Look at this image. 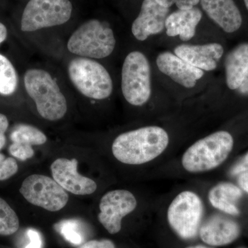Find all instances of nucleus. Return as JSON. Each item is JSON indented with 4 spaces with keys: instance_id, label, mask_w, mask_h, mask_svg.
<instances>
[{
    "instance_id": "obj_24",
    "label": "nucleus",
    "mask_w": 248,
    "mask_h": 248,
    "mask_svg": "<svg viewBox=\"0 0 248 248\" xmlns=\"http://www.w3.org/2000/svg\"><path fill=\"white\" fill-rule=\"evenodd\" d=\"M18 171V165L13 157H6L0 153V181H5L15 175Z\"/></svg>"
},
{
    "instance_id": "obj_30",
    "label": "nucleus",
    "mask_w": 248,
    "mask_h": 248,
    "mask_svg": "<svg viewBox=\"0 0 248 248\" xmlns=\"http://www.w3.org/2000/svg\"><path fill=\"white\" fill-rule=\"evenodd\" d=\"M9 127V120L3 114L0 113V151L6 144V138L5 133Z\"/></svg>"
},
{
    "instance_id": "obj_17",
    "label": "nucleus",
    "mask_w": 248,
    "mask_h": 248,
    "mask_svg": "<svg viewBox=\"0 0 248 248\" xmlns=\"http://www.w3.org/2000/svg\"><path fill=\"white\" fill-rule=\"evenodd\" d=\"M202 17V11L196 6L190 9H178L166 19V34L169 37L179 36L181 40L187 42L195 37L196 29Z\"/></svg>"
},
{
    "instance_id": "obj_29",
    "label": "nucleus",
    "mask_w": 248,
    "mask_h": 248,
    "mask_svg": "<svg viewBox=\"0 0 248 248\" xmlns=\"http://www.w3.org/2000/svg\"><path fill=\"white\" fill-rule=\"evenodd\" d=\"M28 236L30 239V243L26 248H42V239L39 232L34 229L28 231Z\"/></svg>"
},
{
    "instance_id": "obj_7",
    "label": "nucleus",
    "mask_w": 248,
    "mask_h": 248,
    "mask_svg": "<svg viewBox=\"0 0 248 248\" xmlns=\"http://www.w3.org/2000/svg\"><path fill=\"white\" fill-rule=\"evenodd\" d=\"M122 91L125 100L135 107L144 105L151 98V66L148 58L141 52H131L125 58Z\"/></svg>"
},
{
    "instance_id": "obj_12",
    "label": "nucleus",
    "mask_w": 248,
    "mask_h": 248,
    "mask_svg": "<svg viewBox=\"0 0 248 248\" xmlns=\"http://www.w3.org/2000/svg\"><path fill=\"white\" fill-rule=\"evenodd\" d=\"M169 14L170 9L158 4L156 0H143L140 14L132 24L134 37L143 42L150 36L161 33Z\"/></svg>"
},
{
    "instance_id": "obj_36",
    "label": "nucleus",
    "mask_w": 248,
    "mask_h": 248,
    "mask_svg": "<svg viewBox=\"0 0 248 248\" xmlns=\"http://www.w3.org/2000/svg\"></svg>"
},
{
    "instance_id": "obj_33",
    "label": "nucleus",
    "mask_w": 248,
    "mask_h": 248,
    "mask_svg": "<svg viewBox=\"0 0 248 248\" xmlns=\"http://www.w3.org/2000/svg\"><path fill=\"white\" fill-rule=\"evenodd\" d=\"M8 31L6 26L0 22V45L6 40L7 37Z\"/></svg>"
},
{
    "instance_id": "obj_27",
    "label": "nucleus",
    "mask_w": 248,
    "mask_h": 248,
    "mask_svg": "<svg viewBox=\"0 0 248 248\" xmlns=\"http://www.w3.org/2000/svg\"><path fill=\"white\" fill-rule=\"evenodd\" d=\"M77 248H116V246L109 239L91 240Z\"/></svg>"
},
{
    "instance_id": "obj_26",
    "label": "nucleus",
    "mask_w": 248,
    "mask_h": 248,
    "mask_svg": "<svg viewBox=\"0 0 248 248\" xmlns=\"http://www.w3.org/2000/svg\"><path fill=\"white\" fill-rule=\"evenodd\" d=\"M156 2L164 7L170 8L175 5L178 9H190L200 4V0H156Z\"/></svg>"
},
{
    "instance_id": "obj_34",
    "label": "nucleus",
    "mask_w": 248,
    "mask_h": 248,
    "mask_svg": "<svg viewBox=\"0 0 248 248\" xmlns=\"http://www.w3.org/2000/svg\"><path fill=\"white\" fill-rule=\"evenodd\" d=\"M186 248H215L212 246H208V245H195V246H188Z\"/></svg>"
},
{
    "instance_id": "obj_13",
    "label": "nucleus",
    "mask_w": 248,
    "mask_h": 248,
    "mask_svg": "<svg viewBox=\"0 0 248 248\" xmlns=\"http://www.w3.org/2000/svg\"><path fill=\"white\" fill-rule=\"evenodd\" d=\"M241 229L234 220L215 215L202 223L199 231L200 239L212 247L227 246L239 238Z\"/></svg>"
},
{
    "instance_id": "obj_4",
    "label": "nucleus",
    "mask_w": 248,
    "mask_h": 248,
    "mask_svg": "<svg viewBox=\"0 0 248 248\" xmlns=\"http://www.w3.org/2000/svg\"><path fill=\"white\" fill-rule=\"evenodd\" d=\"M116 40L109 24L97 19H90L72 34L67 43L71 53L90 59H103L111 55Z\"/></svg>"
},
{
    "instance_id": "obj_19",
    "label": "nucleus",
    "mask_w": 248,
    "mask_h": 248,
    "mask_svg": "<svg viewBox=\"0 0 248 248\" xmlns=\"http://www.w3.org/2000/svg\"><path fill=\"white\" fill-rule=\"evenodd\" d=\"M226 84L237 90L248 72V42L240 44L229 52L225 61Z\"/></svg>"
},
{
    "instance_id": "obj_35",
    "label": "nucleus",
    "mask_w": 248,
    "mask_h": 248,
    "mask_svg": "<svg viewBox=\"0 0 248 248\" xmlns=\"http://www.w3.org/2000/svg\"><path fill=\"white\" fill-rule=\"evenodd\" d=\"M244 1L245 6H246V9L248 11V0H243Z\"/></svg>"
},
{
    "instance_id": "obj_23",
    "label": "nucleus",
    "mask_w": 248,
    "mask_h": 248,
    "mask_svg": "<svg viewBox=\"0 0 248 248\" xmlns=\"http://www.w3.org/2000/svg\"><path fill=\"white\" fill-rule=\"evenodd\" d=\"M55 228L63 235L67 241L73 245H79L84 241V237L79 231V225L74 220H65L55 225Z\"/></svg>"
},
{
    "instance_id": "obj_21",
    "label": "nucleus",
    "mask_w": 248,
    "mask_h": 248,
    "mask_svg": "<svg viewBox=\"0 0 248 248\" xmlns=\"http://www.w3.org/2000/svg\"><path fill=\"white\" fill-rule=\"evenodd\" d=\"M17 75L14 65L0 54V94L11 95L17 87Z\"/></svg>"
},
{
    "instance_id": "obj_31",
    "label": "nucleus",
    "mask_w": 248,
    "mask_h": 248,
    "mask_svg": "<svg viewBox=\"0 0 248 248\" xmlns=\"http://www.w3.org/2000/svg\"><path fill=\"white\" fill-rule=\"evenodd\" d=\"M237 182L240 188L248 195V172L241 173L238 175Z\"/></svg>"
},
{
    "instance_id": "obj_22",
    "label": "nucleus",
    "mask_w": 248,
    "mask_h": 248,
    "mask_svg": "<svg viewBox=\"0 0 248 248\" xmlns=\"http://www.w3.org/2000/svg\"><path fill=\"white\" fill-rule=\"evenodd\" d=\"M19 228V220L17 214L6 201L0 197V235L14 234Z\"/></svg>"
},
{
    "instance_id": "obj_10",
    "label": "nucleus",
    "mask_w": 248,
    "mask_h": 248,
    "mask_svg": "<svg viewBox=\"0 0 248 248\" xmlns=\"http://www.w3.org/2000/svg\"><path fill=\"white\" fill-rule=\"evenodd\" d=\"M137 206L138 200L130 191H109L101 199L98 220L110 234H117L122 230L124 217L135 211Z\"/></svg>"
},
{
    "instance_id": "obj_9",
    "label": "nucleus",
    "mask_w": 248,
    "mask_h": 248,
    "mask_svg": "<svg viewBox=\"0 0 248 248\" xmlns=\"http://www.w3.org/2000/svg\"><path fill=\"white\" fill-rule=\"evenodd\" d=\"M20 193L29 203L50 212H58L66 206L69 196L52 178L32 174L24 179Z\"/></svg>"
},
{
    "instance_id": "obj_2",
    "label": "nucleus",
    "mask_w": 248,
    "mask_h": 248,
    "mask_svg": "<svg viewBox=\"0 0 248 248\" xmlns=\"http://www.w3.org/2000/svg\"><path fill=\"white\" fill-rule=\"evenodd\" d=\"M234 147V139L225 130L215 132L200 139L182 155L183 169L190 174L210 172L228 159Z\"/></svg>"
},
{
    "instance_id": "obj_3",
    "label": "nucleus",
    "mask_w": 248,
    "mask_h": 248,
    "mask_svg": "<svg viewBox=\"0 0 248 248\" xmlns=\"http://www.w3.org/2000/svg\"><path fill=\"white\" fill-rule=\"evenodd\" d=\"M24 83L41 117L49 121H58L64 117L68 108L66 97L48 72L36 68L28 70Z\"/></svg>"
},
{
    "instance_id": "obj_5",
    "label": "nucleus",
    "mask_w": 248,
    "mask_h": 248,
    "mask_svg": "<svg viewBox=\"0 0 248 248\" xmlns=\"http://www.w3.org/2000/svg\"><path fill=\"white\" fill-rule=\"evenodd\" d=\"M205 207L197 192L184 190L174 197L167 209V221L174 232L184 240L195 239L199 234Z\"/></svg>"
},
{
    "instance_id": "obj_20",
    "label": "nucleus",
    "mask_w": 248,
    "mask_h": 248,
    "mask_svg": "<svg viewBox=\"0 0 248 248\" xmlns=\"http://www.w3.org/2000/svg\"><path fill=\"white\" fill-rule=\"evenodd\" d=\"M13 143H23L31 146H40L47 141V137L40 129L29 124L16 125L11 134Z\"/></svg>"
},
{
    "instance_id": "obj_32",
    "label": "nucleus",
    "mask_w": 248,
    "mask_h": 248,
    "mask_svg": "<svg viewBox=\"0 0 248 248\" xmlns=\"http://www.w3.org/2000/svg\"><path fill=\"white\" fill-rule=\"evenodd\" d=\"M237 90H239V92L243 95H248V72Z\"/></svg>"
},
{
    "instance_id": "obj_8",
    "label": "nucleus",
    "mask_w": 248,
    "mask_h": 248,
    "mask_svg": "<svg viewBox=\"0 0 248 248\" xmlns=\"http://www.w3.org/2000/svg\"><path fill=\"white\" fill-rule=\"evenodd\" d=\"M73 4L70 0H29L21 19V30L33 32L57 27L71 19Z\"/></svg>"
},
{
    "instance_id": "obj_1",
    "label": "nucleus",
    "mask_w": 248,
    "mask_h": 248,
    "mask_svg": "<svg viewBox=\"0 0 248 248\" xmlns=\"http://www.w3.org/2000/svg\"><path fill=\"white\" fill-rule=\"evenodd\" d=\"M167 131L156 125L120 134L113 141L112 153L124 164L139 166L157 159L169 146Z\"/></svg>"
},
{
    "instance_id": "obj_18",
    "label": "nucleus",
    "mask_w": 248,
    "mask_h": 248,
    "mask_svg": "<svg viewBox=\"0 0 248 248\" xmlns=\"http://www.w3.org/2000/svg\"><path fill=\"white\" fill-rule=\"evenodd\" d=\"M242 196L239 186L231 182H220L209 190L208 200L214 208L226 215L238 216L240 209L237 204Z\"/></svg>"
},
{
    "instance_id": "obj_6",
    "label": "nucleus",
    "mask_w": 248,
    "mask_h": 248,
    "mask_svg": "<svg viewBox=\"0 0 248 248\" xmlns=\"http://www.w3.org/2000/svg\"><path fill=\"white\" fill-rule=\"evenodd\" d=\"M68 71L72 83L85 97L102 100L112 94L113 84L110 74L105 67L93 59H73Z\"/></svg>"
},
{
    "instance_id": "obj_28",
    "label": "nucleus",
    "mask_w": 248,
    "mask_h": 248,
    "mask_svg": "<svg viewBox=\"0 0 248 248\" xmlns=\"http://www.w3.org/2000/svg\"><path fill=\"white\" fill-rule=\"evenodd\" d=\"M246 172H248V151L231 170V174L232 176H238Z\"/></svg>"
},
{
    "instance_id": "obj_16",
    "label": "nucleus",
    "mask_w": 248,
    "mask_h": 248,
    "mask_svg": "<svg viewBox=\"0 0 248 248\" xmlns=\"http://www.w3.org/2000/svg\"><path fill=\"white\" fill-rule=\"evenodd\" d=\"M224 49L218 43L203 45H182L174 49V54L186 62L202 71L216 69L223 56Z\"/></svg>"
},
{
    "instance_id": "obj_11",
    "label": "nucleus",
    "mask_w": 248,
    "mask_h": 248,
    "mask_svg": "<svg viewBox=\"0 0 248 248\" xmlns=\"http://www.w3.org/2000/svg\"><path fill=\"white\" fill-rule=\"evenodd\" d=\"M76 159L60 158L50 166L54 180L65 190L76 195H89L95 192L97 184L93 179L81 175L78 171Z\"/></svg>"
},
{
    "instance_id": "obj_25",
    "label": "nucleus",
    "mask_w": 248,
    "mask_h": 248,
    "mask_svg": "<svg viewBox=\"0 0 248 248\" xmlns=\"http://www.w3.org/2000/svg\"><path fill=\"white\" fill-rule=\"evenodd\" d=\"M9 153L22 161L31 159L35 154L31 145L23 143H13L10 146Z\"/></svg>"
},
{
    "instance_id": "obj_15",
    "label": "nucleus",
    "mask_w": 248,
    "mask_h": 248,
    "mask_svg": "<svg viewBox=\"0 0 248 248\" xmlns=\"http://www.w3.org/2000/svg\"><path fill=\"white\" fill-rule=\"evenodd\" d=\"M205 14L228 33L236 32L242 27L244 18L234 0H200Z\"/></svg>"
},
{
    "instance_id": "obj_14",
    "label": "nucleus",
    "mask_w": 248,
    "mask_h": 248,
    "mask_svg": "<svg viewBox=\"0 0 248 248\" xmlns=\"http://www.w3.org/2000/svg\"><path fill=\"white\" fill-rule=\"evenodd\" d=\"M156 65L161 73L185 88L195 86L203 76V71L192 66L170 52H163L156 58Z\"/></svg>"
}]
</instances>
